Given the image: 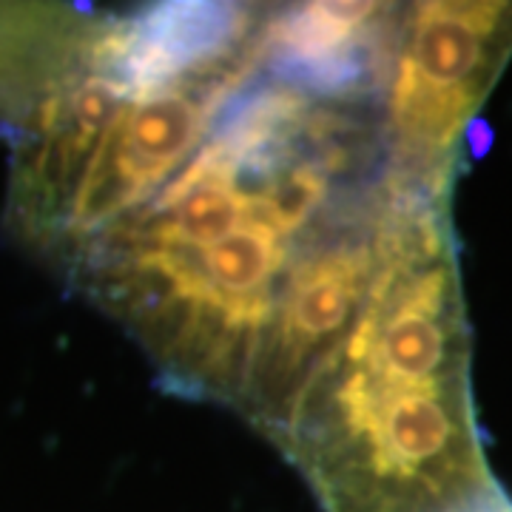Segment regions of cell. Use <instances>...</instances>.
<instances>
[{
	"label": "cell",
	"instance_id": "obj_1",
	"mask_svg": "<svg viewBox=\"0 0 512 512\" xmlns=\"http://www.w3.org/2000/svg\"><path fill=\"white\" fill-rule=\"evenodd\" d=\"M399 3L274 6L251 74L177 174L60 279L146 350L168 393L239 413L279 313L456 168L399 157L384 80Z\"/></svg>",
	"mask_w": 512,
	"mask_h": 512
},
{
	"label": "cell",
	"instance_id": "obj_2",
	"mask_svg": "<svg viewBox=\"0 0 512 512\" xmlns=\"http://www.w3.org/2000/svg\"><path fill=\"white\" fill-rule=\"evenodd\" d=\"M450 194L421 202L276 447L322 512H512L473 402Z\"/></svg>",
	"mask_w": 512,
	"mask_h": 512
},
{
	"label": "cell",
	"instance_id": "obj_3",
	"mask_svg": "<svg viewBox=\"0 0 512 512\" xmlns=\"http://www.w3.org/2000/svg\"><path fill=\"white\" fill-rule=\"evenodd\" d=\"M274 6L160 3L103 12L74 69L18 126L6 228L57 276L151 200L262 55Z\"/></svg>",
	"mask_w": 512,
	"mask_h": 512
},
{
	"label": "cell",
	"instance_id": "obj_4",
	"mask_svg": "<svg viewBox=\"0 0 512 512\" xmlns=\"http://www.w3.org/2000/svg\"><path fill=\"white\" fill-rule=\"evenodd\" d=\"M512 57V3H407L384 80L399 157L458 168L461 137Z\"/></svg>",
	"mask_w": 512,
	"mask_h": 512
},
{
	"label": "cell",
	"instance_id": "obj_5",
	"mask_svg": "<svg viewBox=\"0 0 512 512\" xmlns=\"http://www.w3.org/2000/svg\"><path fill=\"white\" fill-rule=\"evenodd\" d=\"M103 12L63 3H0V123L15 128L72 72Z\"/></svg>",
	"mask_w": 512,
	"mask_h": 512
}]
</instances>
